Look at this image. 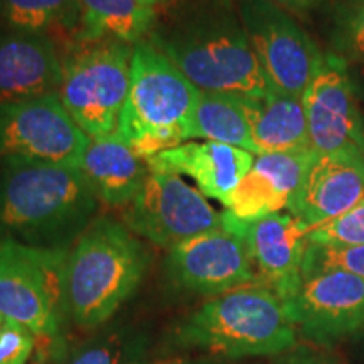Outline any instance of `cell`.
Masks as SVG:
<instances>
[{"label": "cell", "mask_w": 364, "mask_h": 364, "mask_svg": "<svg viewBox=\"0 0 364 364\" xmlns=\"http://www.w3.org/2000/svg\"><path fill=\"white\" fill-rule=\"evenodd\" d=\"M98 199L76 167L0 159V238L70 250L93 223Z\"/></svg>", "instance_id": "1"}, {"label": "cell", "mask_w": 364, "mask_h": 364, "mask_svg": "<svg viewBox=\"0 0 364 364\" xmlns=\"http://www.w3.org/2000/svg\"><path fill=\"white\" fill-rule=\"evenodd\" d=\"M147 41L201 91L260 97L272 91L241 24L226 0L198 4L154 26Z\"/></svg>", "instance_id": "2"}, {"label": "cell", "mask_w": 364, "mask_h": 364, "mask_svg": "<svg viewBox=\"0 0 364 364\" xmlns=\"http://www.w3.org/2000/svg\"><path fill=\"white\" fill-rule=\"evenodd\" d=\"M147 265V250L129 228L93 220L68 252V316L81 329H97L130 299Z\"/></svg>", "instance_id": "3"}, {"label": "cell", "mask_w": 364, "mask_h": 364, "mask_svg": "<svg viewBox=\"0 0 364 364\" xmlns=\"http://www.w3.org/2000/svg\"><path fill=\"white\" fill-rule=\"evenodd\" d=\"M201 90L147 39L134 46L118 134L142 157L189 142Z\"/></svg>", "instance_id": "4"}, {"label": "cell", "mask_w": 364, "mask_h": 364, "mask_svg": "<svg viewBox=\"0 0 364 364\" xmlns=\"http://www.w3.org/2000/svg\"><path fill=\"white\" fill-rule=\"evenodd\" d=\"M179 339L230 358L273 356L294 348L297 331L279 295L250 284L208 300L186 318Z\"/></svg>", "instance_id": "5"}, {"label": "cell", "mask_w": 364, "mask_h": 364, "mask_svg": "<svg viewBox=\"0 0 364 364\" xmlns=\"http://www.w3.org/2000/svg\"><path fill=\"white\" fill-rule=\"evenodd\" d=\"M134 46L118 41L83 44L63 63L58 97L90 139L118 132L132 81Z\"/></svg>", "instance_id": "6"}, {"label": "cell", "mask_w": 364, "mask_h": 364, "mask_svg": "<svg viewBox=\"0 0 364 364\" xmlns=\"http://www.w3.org/2000/svg\"><path fill=\"white\" fill-rule=\"evenodd\" d=\"M68 252L0 241V316L19 322L39 338H58L70 317Z\"/></svg>", "instance_id": "7"}, {"label": "cell", "mask_w": 364, "mask_h": 364, "mask_svg": "<svg viewBox=\"0 0 364 364\" xmlns=\"http://www.w3.org/2000/svg\"><path fill=\"white\" fill-rule=\"evenodd\" d=\"M238 14L270 88L302 97L326 54L297 21L272 0H241Z\"/></svg>", "instance_id": "8"}, {"label": "cell", "mask_w": 364, "mask_h": 364, "mask_svg": "<svg viewBox=\"0 0 364 364\" xmlns=\"http://www.w3.org/2000/svg\"><path fill=\"white\" fill-rule=\"evenodd\" d=\"M124 223L132 233L162 248L221 226V215L201 191L181 176L150 171L142 189L124 211Z\"/></svg>", "instance_id": "9"}, {"label": "cell", "mask_w": 364, "mask_h": 364, "mask_svg": "<svg viewBox=\"0 0 364 364\" xmlns=\"http://www.w3.org/2000/svg\"><path fill=\"white\" fill-rule=\"evenodd\" d=\"M88 142L58 93L0 105V159L24 157L78 169Z\"/></svg>", "instance_id": "10"}, {"label": "cell", "mask_w": 364, "mask_h": 364, "mask_svg": "<svg viewBox=\"0 0 364 364\" xmlns=\"http://www.w3.org/2000/svg\"><path fill=\"white\" fill-rule=\"evenodd\" d=\"M309 145L317 156L363 152L361 103L348 63L326 53L321 70L302 95Z\"/></svg>", "instance_id": "11"}, {"label": "cell", "mask_w": 364, "mask_h": 364, "mask_svg": "<svg viewBox=\"0 0 364 364\" xmlns=\"http://www.w3.org/2000/svg\"><path fill=\"white\" fill-rule=\"evenodd\" d=\"M221 226L243 238L252 258L257 284L273 290L282 300L297 292L302 284V263L309 245V230L285 213L243 221L221 213Z\"/></svg>", "instance_id": "12"}, {"label": "cell", "mask_w": 364, "mask_h": 364, "mask_svg": "<svg viewBox=\"0 0 364 364\" xmlns=\"http://www.w3.org/2000/svg\"><path fill=\"white\" fill-rule=\"evenodd\" d=\"M284 307L295 331L316 343H332L364 324V279L344 272L306 277Z\"/></svg>", "instance_id": "13"}, {"label": "cell", "mask_w": 364, "mask_h": 364, "mask_svg": "<svg viewBox=\"0 0 364 364\" xmlns=\"http://www.w3.org/2000/svg\"><path fill=\"white\" fill-rule=\"evenodd\" d=\"M167 270L184 289L215 297L257 284V273L243 238L223 226L171 248Z\"/></svg>", "instance_id": "14"}, {"label": "cell", "mask_w": 364, "mask_h": 364, "mask_svg": "<svg viewBox=\"0 0 364 364\" xmlns=\"http://www.w3.org/2000/svg\"><path fill=\"white\" fill-rule=\"evenodd\" d=\"M364 199V154L317 156L289 203L290 215L309 231L334 220Z\"/></svg>", "instance_id": "15"}, {"label": "cell", "mask_w": 364, "mask_h": 364, "mask_svg": "<svg viewBox=\"0 0 364 364\" xmlns=\"http://www.w3.org/2000/svg\"><path fill=\"white\" fill-rule=\"evenodd\" d=\"M314 157L316 152L311 147L258 156L248 174L228 196L226 211L238 220L253 221L289 208Z\"/></svg>", "instance_id": "16"}, {"label": "cell", "mask_w": 364, "mask_h": 364, "mask_svg": "<svg viewBox=\"0 0 364 364\" xmlns=\"http://www.w3.org/2000/svg\"><path fill=\"white\" fill-rule=\"evenodd\" d=\"M63 63L48 34H0V105L58 93Z\"/></svg>", "instance_id": "17"}, {"label": "cell", "mask_w": 364, "mask_h": 364, "mask_svg": "<svg viewBox=\"0 0 364 364\" xmlns=\"http://www.w3.org/2000/svg\"><path fill=\"white\" fill-rule=\"evenodd\" d=\"M150 171L188 176L206 198L225 204L241 179L253 167L255 154L218 142H184L147 157Z\"/></svg>", "instance_id": "18"}, {"label": "cell", "mask_w": 364, "mask_h": 364, "mask_svg": "<svg viewBox=\"0 0 364 364\" xmlns=\"http://www.w3.org/2000/svg\"><path fill=\"white\" fill-rule=\"evenodd\" d=\"M78 171L98 201L112 208L129 206L150 174L147 159L118 132L90 139Z\"/></svg>", "instance_id": "19"}, {"label": "cell", "mask_w": 364, "mask_h": 364, "mask_svg": "<svg viewBox=\"0 0 364 364\" xmlns=\"http://www.w3.org/2000/svg\"><path fill=\"white\" fill-rule=\"evenodd\" d=\"M257 156L311 147L302 97L268 91L260 97H240Z\"/></svg>", "instance_id": "20"}, {"label": "cell", "mask_w": 364, "mask_h": 364, "mask_svg": "<svg viewBox=\"0 0 364 364\" xmlns=\"http://www.w3.org/2000/svg\"><path fill=\"white\" fill-rule=\"evenodd\" d=\"M76 38L83 44L118 41L139 44L156 26L157 12L149 0H76Z\"/></svg>", "instance_id": "21"}, {"label": "cell", "mask_w": 364, "mask_h": 364, "mask_svg": "<svg viewBox=\"0 0 364 364\" xmlns=\"http://www.w3.org/2000/svg\"><path fill=\"white\" fill-rule=\"evenodd\" d=\"M191 139L233 145L257 156L252 130L240 105L238 95L201 91L194 112Z\"/></svg>", "instance_id": "22"}, {"label": "cell", "mask_w": 364, "mask_h": 364, "mask_svg": "<svg viewBox=\"0 0 364 364\" xmlns=\"http://www.w3.org/2000/svg\"><path fill=\"white\" fill-rule=\"evenodd\" d=\"M0 19L11 31L43 33L78 26L76 0H0Z\"/></svg>", "instance_id": "23"}, {"label": "cell", "mask_w": 364, "mask_h": 364, "mask_svg": "<svg viewBox=\"0 0 364 364\" xmlns=\"http://www.w3.org/2000/svg\"><path fill=\"white\" fill-rule=\"evenodd\" d=\"M327 41L331 54L364 66V0H338L332 6Z\"/></svg>", "instance_id": "24"}, {"label": "cell", "mask_w": 364, "mask_h": 364, "mask_svg": "<svg viewBox=\"0 0 364 364\" xmlns=\"http://www.w3.org/2000/svg\"><path fill=\"white\" fill-rule=\"evenodd\" d=\"M324 272H344L364 279V245L331 247L309 243L302 263V279Z\"/></svg>", "instance_id": "25"}, {"label": "cell", "mask_w": 364, "mask_h": 364, "mask_svg": "<svg viewBox=\"0 0 364 364\" xmlns=\"http://www.w3.org/2000/svg\"><path fill=\"white\" fill-rule=\"evenodd\" d=\"M307 240L312 245H331V247L364 245V199L344 215L314 228L309 231Z\"/></svg>", "instance_id": "26"}, {"label": "cell", "mask_w": 364, "mask_h": 364, "mask_svg": "<svg viewBox=\"0 0 364 364\" xmlns=\"http://www.w3.org/2000/svg\"><path fill=\"white\" fill-rule=\"evenodd\" d=\"M127 344L122 336H98L70 349L58 364H122Z\"/></svg>", "instance_id": "27"}, {"label": "cell", "mask_w": 364, "mask_h": 364, "mask_svg": "<svg viewBox=\"0 0 364 364\" xmlns=\"http://www.w3.org/2000/svg\"><path fill=\"white\" fill-rule=\"evenodd\" d=\"M33 351V332L19 322L4 318L0 326V364H26Z\"/></svg>", "instance_id": "28"}, {"label": "cell", "mask_w": 364, "mask_h": 364, "mask_svg": "<svg viewBox=\"0 0 364 364\" xmlns=\"http://www.w3.org/2000/svg\"><path fill=\"white\" fill-rule=\"evenodd\" d=\"M275 364H336L332 359L322 356V354L309 351L307 348H299L294 353L287 354L279 359Z\"/></svg>", "instance_id": "29"}, {"label": "cell", "mask_w": 364, "mask_h": 364, "mask_svg": "<svg viewBox=\"0 0 364 364\" xmlns=\"http://www.w3.org/2000/svg\"><path fill=\"white\" fill-rule=\"evenodd\" d=\"M349 68V76H351L354 91H356V97L361 103V108H364V66L358 65H348Z\"/></svg>", "instance_id": "30"}, {"label": "cell", "mask_w": 364, "mask_h": 364, "mask_svg": "<svg viewBox=\"0 0 364 364\" xmlns=\"http://www.w3.org/2000/svg\"><path fill=\"white\" fill-rule=\"evenodd\" d=\"M272 2L279 4V6H285V7H292V9H304L312 6L316 0H272Z\"/></svg>", "instance_id": "31"}, {"label": "cell", "mask_w": 364, "mask_h": 364, "mask_svg": "<svg viewBox=\"0 0 364 364\" xmlns=\"http://www.w3.org/2000/svg\"><path fill=\"white\" fill-rule=\"evenodd\" d=\"M154 7H162V6H169V4L174 2V0H149Z\"/></svg>", "instance_id": "32"}, {"label": "cell", "mask_w": 364, "mask_h": 364, "mask_svg": "<svg viewBox=\"0 0 364 364\" xmlns=\"http://www.w3.org/2000/svg\"><path fill=\"white\" fill-rule=\"evenodd\" d=\"M361 142H363V150H364V110L361 108Z\"/></svg>", "instance_id": "33"}, {"label": "cell", "mask_w": 364, "mask_h": 364, "mask_svg": "<svg viewBox=\"0 0 364 364\" xmlns=\"http://www.w3.org/2000/svg\"><path fill=\"white\" fill-rule=\"evenodd\" d=\"M2 322H4V317H2V316H0V326H2Z\"/></svg>", "instance_id": "34"}, {"label": "cell", "mask_w": 364, "mask_h": 364, "mask_svg": "<svg viewBox=\"0 0 364 364\" xmlns=\"http://www.w3.org/2000/svg\"><path fill=\"white\" fill-rule=\"evenodd\" d=\"M139 364H140V363H139Z\"/></svg>", "instance_id": "35"}]
</instances>
